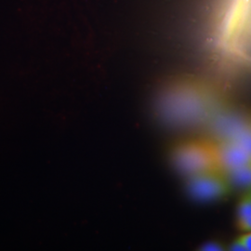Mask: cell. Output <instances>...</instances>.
<instances>
[{
    "label": "cell",
    "instance_id": "obj_7",
    "mask_svg": "<svg viewBox=\"0 0 251 251\" xmlns=\"http://www.w3.org/2000/svg\"><path fill=\"white\" fill-rule=\"evenodd\" d=\"M225 247L221 245L220 243L208 242L203 245L200 249V251H225Z\"/></svg>",
    "mask_w": 251,
    "mask_h": 251
},
{
    "label": "cell",
    "instance_id": "obj_1",
    "mask_svg": "<svg viewBox=\"0 0 251 251\" xmlns=\"http://www.w3.org/2000/svg\"><path fill=\"white\" fill-rule=\"evenodd\" d=\"M172 160L175 167L188 177L203 171L220 170L216 144H181L174 150Z\"/></svg>",
    "mask_w": 251,
    "mask_h": 251
},
{
    "label": "cell",
    "instance_id": "obj_3",
    "mask_svg": "<svg viewBox=\"0 0 251 251\" xmlns=\"http://www.w3.org/2000/svg\"><path fill=\"white\" fill-rule=\"evenodd\" d=\"M219 167L225 173L240 169L251 164V154L235 141L225 139L216 144Z\"/></svg>",
    "mask_w": 251,
    "mask_h": 251
},
{
    "label": "cell",
    "instance_id": "obj_4",
    "mask_svg": "<svg viewBox=\"0 0 251 251\" xmlns=\"http://www.w3.org/2000/svg\"><path fill=\"white\" fill-rule=\"evenodd\" d=\"M232 186L251 188V164L226 173Z\"/></svg>",
    "mask_w": 251,
    "mask_h": 251
},
{
    "label": "cell",
    "instance_id": "obj_5",
    "mask_svg": "<svg viewBox=\"0 0 251 251\" xmlns=\"http://www.w3.org/2000/svg\"><path fill=\"white\" fill-rule=\"evenodd\" d=\"M237 223L244 232H251V200L246 195L237 208Z\"/></svg>",
    "mask_w": 251,
    "mask_h": 251
},
{
    "label": "cell",
    "instance_id": "obj_6",
    "mask_svg": "<svg viewBox=\"0 0 251 251\" xmlns=\"http://www.w3.org/2000/svg\"><path fill=\"white\" fill-rule=\"evenodd\" d=\"M228 139L235 141L251 154V126L242 127L241 129L236 130L233 136Z\"/></svg>",
    "mask_w": 251,
    "mask_h": 251
},
{
    "label": "cell",
    "instance_id": "obj_10",
    "mask_svg": "<svg viewBox=\"0 0 251 251\" xmlns=\"http://www.w3.org/2000/svg\"><path fill=\"white\" fill-rule=\"evenodd\" d=\"M247 195H248V197H249V198H251V190L248 192V194H247Z\"/></svg>",
    "mask_w": 251,
    "mask_h": 251
},
{
    "label": "cell",
    "instance_id": "obj_9",
    "mask_svg": "<svg viewBox=\"0 0 251 251\" xmlns=\"http://www.w3.org/2000/svg\"><path fill=\"white\" fill-rule=\"evenodd\" d=\"M229 251H247L245 246L243 245V243L239 240V238H237L234 242L231 245Z\"/></svg>",
    "mask_w": 251,
    "mask_h": 251
},
{
    "label": "cell",
    "instance_id": "obj_2",
    "mask_svg": "<svg viewBox=\"0 0 251 251\" xmlns=\"http://www.w3.org/2000/svg\"><path fill=\"white\" fill-rule=\"evenodd\" d=\"M232 188L229 179L224 171L211 170L203 171L188 177L189 194L200 201H210L227 196Z\"/></svg>",
    "mask_w": 251,
    "mask_h": 251
},
{
    "label": "cell",
    "instance_id": "obj_8",
    "mask_svg": "<svg viewBox=\"0 0 251 251\" xmlns=\"http://www.w3.org/2000/svg\"><path fill=\"white\" fill-rule=\"evenodd\" d=\"M239 240L243 243L247 251H251V232H247L238 237Z\"/></svg>",
    "mask_w": 251,
    "mask_h": 251
}]
</instances>
